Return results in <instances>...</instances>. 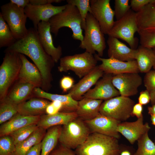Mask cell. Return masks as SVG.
<instances>
[{
  "mask_svg": "<svg viewBox=\"0 0 155 155\" xmlns=\"http://www.w3.org/2000/svg\"><path fill=\"white\" fill-rule=\"evenodd\" d=\"M138 34L155 32V0L145 6L137 13Z\"/></svg>",
  "mask_w": 155,
  "mask_h": 155,
  "instance_id": "cell-22",
  "label": "cell"
},
{
  "mask_svg": "<svg viewBox=\"0 0 155 155\" xmlns=\"http://www.w3.org/2000/svg\"><path fill=\"white\" fill-rule=\"evenodd\" d=\"M110 0H90L92 14L98 22L104 34H108L115 22L114 11L111 8Z\"/></svg>",
  "mask_w": 155,
  "mask_h": 155,
  "instance_id": "cell-11",
  "label": "cell"
},
{
  "mask_svg": "<svg viewBox=\"0 0 155 155\" xmlns=\"http://www.w3.org/2000/svg\"><path fill=\"white\" fill-rule=\"evenodd\" d=\"M15 148L12 138L9 135L1 137L0 138V155H12Z\"/></svg>",
  "mask_w": 155,
  "mask_h": 155,
  "instance_id": "cell-37",
  "label": "cell"
},
{
  "mask_svg": "<svg viewBox=\"0 0 155 155\" xmlns=\"http://www.w3.org/2000/svg\"><path fill=\"white\" fill-rule=\"evenodd\" d=\"M78 117L75 112H59L51 115L43 114L40 116L36 125L38 127L46 130L54 126L66 125Z\"/></svg>",
  "mask_w": 155,
  "mask_h": 155,
  "instance_id": "cell-26",
  "label": "cell"
},
{
  "mask_svg": "<svg viewBox=\"0 0 155 155\" xmlns=\"http://www.w3.org/2000/svg\"><path fill=\"white\" fill-rule=\"evenodd\" d=\"M84 30L83 39L79 47L92 54L97 52L98 55L102 57L106 48L104 34L98 22L90 13H88L86 17Z\"/></svg>",
  "mask_w": 155,
  "mask_h": 155,
  "instance_id": "cell-5",
  "label": "cell"
},
{
  "mask_svg": "<svg viewBox=\"0 0 155 155\" xmlns=\"http://www.w3.org/2000/svg\"><path fill=\"white\" fill-rule=\"evenodd\" d=\"M63 1L62 0H30V3L33 5H45L52 3H59Z\"/></svg>",
  "mask_w": 155,
  "mask_h": 155,
  "instance_id": "cell-48",
  "label": "cell"
},
{
  "mask_svg": "<svg viewBox=\"0 0 155 155\" xmlns=\"http://www.w3.org/2000/svg\"><path fill=\"white\" fill-rule=\"evenodd\" d=\"M40 116H26L17 113L8 121L2 124L0 127V136L9 135L13 132L26 126L37 124Z\"/></svg>",
  "mask_w": 155,
  "mask_h": 155,
  "instance_id": "cell-23",
  "label": "cell"
},
{
  "mask_svg": "<svg viewBox=\"0 0 155 155\" xmlns=\"http://www.w3.org/2000/svg\"><path fill=\"white\" fill-rule=\"evenodd\" d=\"M152 0H131L130 6L131 9L137 13L145 6L150 3Z\"/></svg>",
  "mask_w": 155,
  "mask_h": 155,
  "instance_id": "cell-42",
  "label": "cell"
},
{
  "mask_svg": "<svg viewBox=\"0 0 155 155\" xmlns=\"http://www.w3.org/2000/svg\"><path fill=\"white\" fill-rule=\"evenodd\" d=\"M113 75L104 73L95 87L89 90L84 95L83 98L105 100L120 96L119 91L112 83Z\"/></svg>",
  "mask_w": 155,
  "mask_h": 155,
  "instance_id": "cell-15",
  "label": "cell"
},
{
  "mask_svg": "<svg viewBox=\"0 0 155 155\" xmlns=\"http://www.w3.org/2000/svg\"><path fill=\"white\" fill-rule=\"evenodd\" d=\"M13 52L26 55L34 62L39 70L42 78L41 88L46 92L51 87V71L55 63L45 51L40 41L37 30L31 28L28 29L26 35L7 48L5 53Z\"/></svg>",
  "mask_w": 155,
  "mask_h": 155,
  "instance_id": "cell-1",
  "label": "cell"
},
{
  "mask_svg": "<svg viewBox=\"0 0 155 155\" xmlns=\"http://www.w3.org/2000/svg\"><path fill=\"white\" fill-rule=\"evenodd\" d=\"M0 14L7 23L15 38L21 39L27 34L26 26L27 17L24 9L10 2L1 7Z\"/></svg>",
  "mask_w": 155,
  "mask_h": 155,
  "instance_id": "cell-9",
  "label": "cell"
},
{
  "mask_svg": "<svg viewBox=\"0 0 155 155\" xmlns=\"http://www.w3.org/2000/svg\"><path fill=\"white\" fill-rule=\"evenodd\" d=\"M38 128L36 124L29 125L11 133L10 135L15 146L29 137Z\"/></svg>",
  "mask_w": 155,
  "mask_h": 155,
  "instance_id": "cell-35",
  "label": "cell"
},
{
  "mask_svg": "<svg viewBox=\"0 0 155 155\" xmlns=\"http://www.w3.org/2000/svg\"><path fill=\"white\" fill-rule=\"evenodd\" d=\"M151 128L148 123H144L143 117L133 122H123L118 125L117 131L131 144H133L143 135L148 132Z\"/></svg>",
  "mask_w": 155,
  "mask_h": 155,
  "instance_id": "cell-17",
  "label": "cell"
},
{
  "mask_svg": "<svg viewBox=\"0 0 155 155\" xmlns=\"http://www.w3.org/2000/svg\"><path fill=\"white\" fill-rule=\"evenodd\" d=\"M108 46V55L112 57L123 61L135 60L136 49L127 46L116 38L109 36L107 41Z\"/></svg>",
  "mask_w": 155,
  "mask_h": 155,
  "instance_id": "cell-21",
  "label": "cell"
},
{
  "mask_svg": "<svg viewBox=\"0 0 155 155\" xmlns=\"http://www.w3.org/2000/svg\"><path fill=\"white\" fill-rule=\"evenodd\" d=\"M129 0H115L114 5L115 16L116 20L122 18L131 9Z\"/></svg>",
  "mask_w": 155,
  "mask_h": 155,
  "instance_id": "cell-38",
  "label": "cell"
},
{
  "mask_svg": "<svg viewBox=\"0 0 155 155\" xmlns=\"http://www.w3.org/2000/svg\"><path fill=\"white\" fill-rule=\"evenodd\" d=\"M119 145L117 138L92 133L75 153L76 155H118Z\"/></svg>",
  "mask_w": 155,
  "mask_h": 155,
  "instance_id": "cell-2",
  "label": "cell"
},
{
  "mask_svg": "<svg viewBox=\"0 0 155 155\" xmlns=\"http://www.w3.org/2000/svg\"><path fill=\"white\" fill-rule=\"evenodd\" d=\"M66 5L54 6L51 4L37 5L30 3L24 9L27 18L32 22L34 28L37 29L38 24L42 21H49L53 17L64 10Z\"/></svg>",
  "mask_w": 155,
  "mask_h": 155,
  "instance_id": "cell-13",
  "label": "cell"
},
{
  "mask_svg": "<svg viewBox=\"0 0 155 155\" xmlns=\"http://www.w3.org/2000/svg\"><path fill=\"white\" fill-rule=\"evenodd\" d=\"M41 142L32 147L25 155H40Z\"/></svg>",
  "mask_w": 155,
  "mask_h": 155,
  "instance_id": "cell-47",
  "label": "cell"
},
{
  "mask_svg": "<svg viewBox=\"0 0 155 155\" xmlns=\"http://www.w3.org/2000/svg\"><path fill=\"white\" fill-rule=\"evenodd\" d=\"M17 40L0 14V47H10Z\"/></svg>",
  "mask_w": 155,
  "mask_h": 155,
  "instance_id": "cell-34",
  "label": "cell"
},
{
  "mask_svg": "<svg viewBox=\"0 0 155 155\" xmlns=\"http://www.w3.org/2000/svg\"><path fill=\"white\" fill-rule=\"evenodd\" d=\"M85 122L91 133L96 132L118 139L120 137L117 127L121 122L113 118L100 114L94 118Z\"/></svg>",
  "mask_w": 155,
  "mask_h": 155,
  "instance_id": "cell-16",
  "label": "cell"
},
{
  "mask_svg": "<svg viewBox=\"0 0 155 155\" xmlns=\"http://www.w3.org/2000/svg\"><path fill=\"white\" fill-rule=\"evenodd\" d=\"M150 101V92L146 90L141 91L138 98V103L142 105H145Z\"/></svg>",
  "mask_w": 155,
  "mask_h": 155,
  "instance_id": "cell-45",
  "label": "cell"
},
{
  "mask_svg": "<svg viewBox=\"0 0 155 155\" xmlns=\"http://www.w3.org/2000/svg\"><path fill=\"white\" fill-rule=\"evenodd\" d=\"M150 102L153 105L155 104V92L150 93Z\"/></svg>",
  "mask_w": 155,
  "mask_h": 155,
  "instance_id": "cell-52",
  "label": "cell"
},
{
  "mask_svg": "<svg viewBox=\"0 0 155 155\" xmlns=\"http://www.w3.org/2000/svg\"><path fill=\"white\" fill-rule=\"evenodd\" d=\"M49 155H76L71 149L60 145L54 149Z\"/></svg>",
  "mask_w": 155,
  "mask_h": 155,
  "instance_id": "cell-43",
  "label": "cell"
},
{
  "mask_svg": "<svg viewBox=\"0 0 155 155\" xmlns=\"http://www.w3.org/2000/svg\"><path fill=\"white\" fill-rule=\"evenodd\" d=\"M97 63V61L93 54L85 51L61 57L58 69L60 72L71 71L81 78L95 68Z\"/></svg>",
  "mask_w": 155,
  "mask_h": 155,
  "instance_id": "cell-8",
  "label": "cell"
},
{
  "mask_svg": "<svg viewBox=\"0 0 155 155\" xmlns=\"http://www.w3.org/2000/svg\"><path fill=\"white\" fill-rule=\"evenodd\" d=\"M61 128V125H57L48 129L41 142L40 155H49L55 149L59 141Z\"/></svg>",
  "mask_w": 155,
  "mask_h": 155,
  "instance_id": "cell-31",
  "label": "cell"
},
{
  "mask_svg": "<svg viewBox=\"0 0 155 155\" xmlns=\"http://www.w3.org/2000/svg\"><path fill=\"white\" fill-rule=\"evenodd\" d=\"M37 31L40 42L46 52L57 63L61 58L62 49L59 45L55 46L49 21H42L38 24Z\"/></svg>",
  "mask_w": 155,
  "mask_h": 155,
  "instance_id": "cell-18",
  "label": "cell"
},
{
  "mask_svg": "<svg viewBox=\"0 0 155 155\" xmlns=\"http://www.w3.org/2000/svg\"><path fill=\"white\" fill-rule=\"evenodd\" d=\"M94 56L97 61L102 62L98 66L104 73L115 75L127 73L140 72L136 60L123 61L112 57L102 58L96 53Z\"/></svg>",
  "mask_w": 155,
  "mask_h": 155,
  "instance_id": "cell-14",
  "label": "cell"
},
{
  "mask_svg": "<svg viewBox=\"0 0 155 155\" xmlns=\"http://www.w3.org/2000/svg\"><path fill=\"white\" fill-rule=\"evenodd\" d=\"M138 31L137 13L130 9L122 18L115 22L108 35L125 41L130 48L136 49L138 47V39L134 36Z\"/></svg>",
  "mask_w": 155,
  "mask_h": 155,
  "instance_id": "cell-6",
  "label": "cell"
},
{
  "mask_svg": "<svg viewBox=\"0 0 155 155\" xmlns=\"http://www.w3.org/2000/svg\"><path fill=\"white\" fill-rule=\"evenodd\" d=\"M67 3L75 6L78 9L82 18L81 27L84 30L86 17L88 13L92 14L90 0H67Z\"/></svg>",
  "mask_w": 155,
  "mask_h": 155,
  "instance_id": "cell-36",
  "label": "cell"
},
{
  "mask_svg": "<svg viewBox=\"0 0 155 155\" xmlns=\"http://www.w3.org/2000/svg\"><path fill=\"white\" fill-rule=\"evenodd\" d=\"M150 115L152 124L155 126V115Z\"/></svg>",
  "mask_w": 155,
  "mask_h": 155,
  "instance_id": "cell-53",
  "label": "cell"
},
{
  "mask_svg": "<svg viewBox=\"0 0 155 155\" xmlns=\"http://www.w3.org/2000/svg\"><path fill=\"white\" fill-rule=\"evenodd\" d=\"M140 45L149 48L155 47V32H147L139 34Z\"/></svg>",
  "mask_w": 155,
  "mask_h": 155,
  "instance_id": "cell-39",
  "label": "cell"
},
{
  "mask_svg": "<svg viewBox=\"0 0 155 155\" xmlns=\"http://www.w3.org/2000/svg\"><path fill=\"white\" fill-rule=\"evenodd\" d=\"M0 124L8 121L18 113V105L5 98L0 101Z\"/></svg>",
  "mask_w": 155,
  "mask_h": 155,
  "instance_id": "cell-32",
  "label": "cell"
},
{
  "mask_svg": "<svg viewBox=\"0 0 155 155\" xmlns=\"http://www.w3.org/2000/svg\"><path fill=\"white\" fill-rule=\"evenodd\" d=\"M10 2L24 9L30 3V0H10Z\"/></svg>",
  "mask_w": 155,
  "mask_h": 155,
  "instance_id": "cell-49",
  "label": "cell"
},
{
  "mask_svg": "<svg viewBox=\"0 0 155 155\" xmlns=\"http://www.w3.org/2000/svg\"><path fill=\"white\" fill-rule=\"evenodd\" d=\"M103 100L83 98L78 101L75 111L78 117L84 121L92 120L99 115Z\"/></svg>",
  "mask_w": 155,
  "mask_h": 155,
  "instance_id": "cell-25",
  "label": "cell"
},
{
  "mask_svg": "<svg viewBox=\"0 0 155 155\" xmlns=\"http://www.w3.org/2000/svg\"><path fill=\"white\" fill-rule=\"evenodd\" d=\"M91 133L85 121L78 117L62 126L59 141L60 144L67 148L76 149Z\"/></svg>",
  "mask_w": 155,
  "mask_h": 155,
  "instance_id": "cell-7",
  "label": "cell"
},
{
  "mask_svg": "<svg viewBox=\"0 0 155 155\" xmlns=\"http://www.w3.org/2000/svg\"><path fill=\"white\" fill-rule=\"evenodd\" d=\"M74 80L71 77L64 76L61 79L60 84L61 88L63 92H66L70 90L73 87Z\"/></svg>",
  "mask_w": 155,
  "mask_h": 155,
  "instance_id": "cell-41",
  "label": "cell"
},
{
  "mask_svg": "<svg viewBox=\"0 0 155 155\" xmlns=\"http://www.w3.org/2000/svg\"><path fill=\"white\" fill-rule=\"evenodd\" d=\"M152 49H153L154 53L155 54V47L153 48Z\"/></svg>",
  "mask_w": 155,
  "mask_h": 155,
  "instance_id": "cell-54",
  "label": "cell"
},
{
  "mask_svg": "<svg viewBox=\"0 0 155 155\" xmlns=\"http://www.w3.org/2000/svg\"><path fill=\"white\" fill-rule=\"evenodd\" d=\"M142 79L137 73H127L113 75L112 83L120 96L129 97L137 94Z\"/></svg>",
  "mask_w": 155,
  "mask_h": 155,
  "instance_id": "cell-12",
  "label": "cell"
},
{
  "mask_svg": "<svg viewBox=\"0 0 155 155\" xmlns=\"http://www.w3.org/2000/svg\"><path fill=\"white\" fill-rule=\"evenodd\" d=\"M103 71L97 65L92 71L82 78L78 83L74 85L68 94L75 100H81L84 95L90 88L96 84L99 79L104 74Z\"/></svg>",
  "mask_w": 155,
  "mask_h": 155,
  "instance_id": "cell-19",
  "label": "cell"
},
{
  "mask_svg": "<svg viewBox=\"0 0 155 155\" xmlns=\"http://www.w3.org/2000/svg\"><path fill=\"white\" fill-rule=\"evenodd\" d=\"M66 5L64 10L49 20L51 32L57 36L60 28L67 27L71 30L73 38L81 42L83 40L84 36L80 14L75 6L68 3Z\"/></svg>",
  "mask_w": 155,
  "mask_h": 155,
  "instance_id": "cell-3",
  "label": "cell"
},
{
  "mask_svg": "<svg viewBox=\"0 0 155 155\" xmlns=\"http://www.w3.org/2000/svg\"><path fill=\"white\" fill-rule=\"evenodd\" d=\"M148 109L149 114L155 115V104L151 106H148Z\"/></svg>",
  "mask_w": 155,
  "mask_h": 155,
  "instance_id": "cell-51",
  "label": "cell"
},
{
  "mask_svg": "<svg viewBox=\"0 0 155 155\" xmlns=\"http://www.w3.org/2000/svg\"><path fill=\"white\" fill-rule=\"evenodd\" d=\"M59 112L52 104L51 102L47 106L46 110V113L47 114L49 115L54 114Z\"/></svg>",
  "mask_w": 155,
  "mask_h": 155,
  "instance_id": "cell-50",
  "label": "cell"
},
{
  "mask_svg": "<svg viewBox=\"0 0 155 155\" xmlns=\"http://www.w3.org/2000/svg\"><path fill=\"white\" fill-rule=\"evenodd\" d=\"M143 105L138 103L135 104L132 109L131 116H136L137 119L143 117Z\"/></svg>",
  "mask_w": 155,
  "mask_h": 155,
  "instance_id": "cell-46",
  "label": "cell"
},
{
  "mask_svg": "<svg viewBox=\"0 0 155 155\" xmlns=\"http://www.w3.org/2000/svg\"><path fill=\"white\" fill-rule=\"evenodd\" d=\"M51 102L42 98H32L18 105V113L26 116H41L46 113V108Z\"/></svg>",
  "mask_w": 155,
  "mask_h": 155,
  "instance_id": "cell-27",
  "label": "cell"
},
{
  "mask_svg": "<svg viewBox=\"0 0 155 155\" xmlns=\"http://www.w3.org/2000/svg\"><path fill=\"white\" fill-rule=\"evenodd\" d=\"M134 101L129 97L119 96L105 100L101 104L99 112L102 115L113 118L121 122L131 116Z\"/></svg>",
  "mask_w": 155,
  "mask_h": 155,
  "instance_id": "cell-10",
  "label": "cell"
},
{
  "mask_svg": "<svg viewBox=\"0 0 155 155\" xmlns=\"http://www.w3.org/2000/svg\"><path fill=\"white\" fill-rule=\"evenodd\" d=\"M136 150L132 146L119 144L118 155H135Z\"/></svg>",
  "mask_w": 155,
  "mask_h": 155,
  "instance_id": "cell-44",
  "label": "cell"
},
{
  "mask_svg": "<svg viewBox=\"0 0 155 155\" xmlns=\"http://www.w3.org/2000/svg\"><path fill=\"white\" fill-rule=\"evenodd\" d=\"M137 141L138 147L135 155H155V144L149 137L148 132Z\"/></svg>",
  "mask_w": 155,
  "mask_h": 155,
  "instance_id": "cell-33",
  "label": "cell"
},
{
  "mask_svg": "<svg viewBox=\"0 0 155 155\" xmlns=\"http://www.w3.org/2000/svg\"><path fill=\"white\" fill-rule=\"evenodd\" d=\"M33 93L37 97L44 98L52 101H58L60 102L63 105L61 112H75L77 109L78 101L73 99L68 93L65 95L53 94L45 91L38 87H35Z\"/></svg>",
  "mask_w": 155,
  "mask_h": 155,
  "instance_id": "cell-24",
  "label": "cell"
},
{
  "mask_svg": "<svg viewBox=\"0 0 155 155\" xmlns=\"http://www.w3.org/2000/svg\"><path fill=\"white\" fill-rule=\"evenodd\" d=\"M20 54L22 65L18 76V82L30 84L35 87L41 88L42 78L39 70L35 64L28 60L24 55Z\"/></svg>",
  "mask_w": 155,
  "mask_h": 155,
  "instance_id": "cell-20",
  "label": "cell"
},
{
  "mask_svg": "<svg viewBox=\"0 0 155 155\" xmlns=\"http://www.w3.org/2000/svg\"><path fill=\"white\" fill-rule=\"evenodd\" d=\"M35 87L30 84L18 82L8 93L6 98L18 105L24 102L31 95Z\"/></svg>",
  "mask_w": 155,
  "mask_h": 155,
  "instance_id": "cell-29",
  "label": "cell"
},
{
  "mask_svg": "<svg viewBox=\"0 0 155 155\" xmlns=\"http://www.w3.org/2000/svg\"><path fill=\"white\" fill-rule=\"evenodd\" d=\"M153 68L154 69H155V66L153 67Z\"/></svg>",
  "mask_w": 155,
  "mask_h": 155,
  "instance_id": "cell-55",
  "label": "cell"
},
{
  "mask_svg": "<svg viewBox=\"0 0 155 155\" xmlns=\"http://www.w3.org/2000/svg\"><path fill=\"white\" fill-rule=\"evenodd\" d=\"M143 81L146 90L150 93L155 92V69L146 73Z\"/></svg>",
  "mask_w": 155,
  "mask_h": 155,
  "instance_id": "cell-40",
  "label": "cell"
},
{
  "mask_svg": "<svg viewBox=\"0 0 155 155\" xmlns=\"http://www.w3.org/2000/svg\"><path fill=\"white\" fill-rule=\"evenodd\" d=\"M0 66V100L4 99L10 87L18 79L22 65L20 54L13 52L5 53Z\"/></svg>",
  "mask_w": 155,
  "mask_h": 155,
  "instance_id": "cell-4",
  "label": "cell"
},
{
  "mask_svg": "<svg viewBox=\"0 0 155 155\" xmlns=\"http://www.w3.org/2000/svg\"><path fill=\"white\" fill-rule=\"evenodd\" d=\"M135 59L140 72L146 73L155 66V54L152 49L140 45L136 49Z\"/></svg>",
  "mask_w": 155,
  "mask_h": 155,
  "instance_id": "cell-28",
  "label": "cell"
},
{
  "mask_svg": "<svg viewBox=\"0 0 155 155\" xmlns=\"http://www.w3.org/2000/svg\"><path fill=\"white\" fill-rule=\"evenodd\" d=\"M46 133L45 129L38 127L27 138L15 146L12 155H25L32 147L42 142Z\"/></svg>",
  "mask_w": 155,
  "mask_h": 155,
  "instance_id": "cell-30",
  "label": "cell"
}]
</instances>
